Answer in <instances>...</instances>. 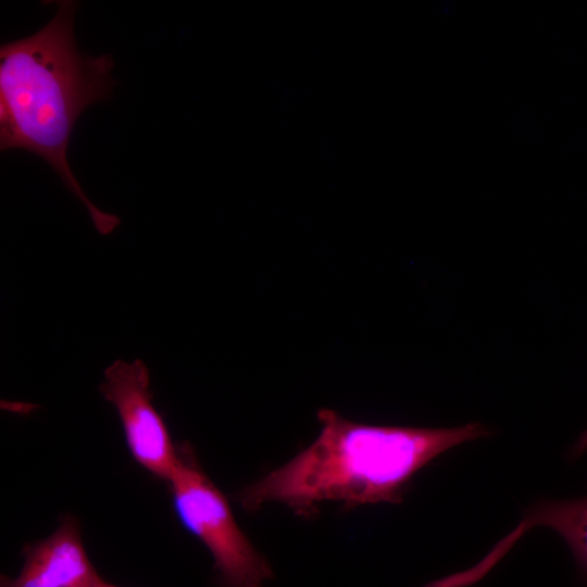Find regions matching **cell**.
<instances>
[{
  "instance_id": "3957f363",
  "label": "cell",
  "mask_w": 587,
  "mask_h": 587,
  "mask_svg": "<svg viewBox=\"0 0 587 587\" xmlns=\"http://www.w3.org/2000/svg\"><path fill=\"white\" fill-rule=\"evenodd\" d=\"M178 462L167 483L180 524L209 550L216 587H265L267 559L238 526L223 492L201 467L189 442L177 445Z\"/></svg>"
},
{
  "instance_id": "7a4b0ae2",
  "label": "cell",
  "mask_w": 587,
  "mask_h": 587,
  "mask_svg": "<svg viewBox=\"0 0 587 587\" xmlns=\"http://www.w3.org/2000/svg\"><path fill=\"white\" fill-rule=\"evenodd\" d=\"M75 1L57 2L54 16L35 34L0 47V149H23L45 162L86 207L101 235L118 216L85 195L67 160L72 132L91 104L111 98L115 80L110 54H83L74 37Z\"/></svg>"
},
{
  "instance_id": "52a82bcc",
  "label": "cell",
  "mask_w": 587,
  "mask_h": 587,
  "mask_svg": "<svg viewBox=\"0 0 587 587\" xmlns=\"http://www.w3.org/2000/svg\"><path fill=\"white\" fill-rule=\"evenodd\" d=\"M587 451V429L576 440L571 453L572 457L577 458Z\"/></svg>"
},
{
  "instance_id": "6da1fadb",
  "label": "cell",
  "mask_w": 587,
  "mask_h": 587,
  "mask_svg": "<svg viewBox=\"0 0 587 587\" xmlns=\"http://www.w3.org/2000/svg\"><path fill=\"white\" fill-rule=\"evenodd\" d=\"M320 433L282 466L242 487L247 512L270 503L310 515L323 502L355 508L402 501L413 476L435 458L490 435L480 423L451 428L370 425L330 409L317 413Z\"/></svg>"
},
{
  "instance_id": "8992f818",
  "label": "cell",
  "mask_w": 587,
  "mask_h": 587,
  "mask_svg": "<svg viewBox=\"0 0 587 587\" xmlns=\"http://www.w3.org/2000/svg\"><path fill=\"white\" fill-rule=\"evenodd\" d=\"M534 526L549 527L563 538L587 582V497L537 500L525 511L519 525L492 549L494 552L501 558Z\"/></svg>"
},
{
  "instance_id": "5b68a950",
  "label": "cell",
  "mask_w": 587,
  "mask_h": 587,
  "mask_svg": "<svg viewBox=\"0 0 587 587\" xmlns=\"http://www.w3.org/2000/svg\"><path fill=\"white\" fill-rule=\"evenodd\" d=\"M24 564L15 578L2 574L0 587H100L103 578L84 546L78 520L64 514L47 538L26 544Z\"/></svg>"
},
{
  "instance_id": "ba28073f",
  "label": "cell",
  "mask_w": 587,
  "mask_h": 587,
  "mask_svg": "<svg viewBox=\"0 0 587 587\" xmlns=\"http://www.w3.org/2000/svg\"><path fill=\"white\" fill-rule=\"evenodd\" d=\"M100 587H120V586H115L113 584H110V583L103 580V583L100 585Z\"/></svg>"
},
{
  "instance_id": "277c9868",
  "label": "cell",
  "mask_w": 587,
  "mask_h": 587,
  "mask_svg": "<svg viewBox=\"0 0 587 587\" xmlns=\"http://www.w3.org/2000/svg\"><path fill=\"white\" fill-rule=\"evenodd\" d=\"M99 391L116 410L133 459L155 478L168 483L178 462V448L153 404L147 365L139 359L114 361L105 369Z\"/></svg>"
}]
</instances>
